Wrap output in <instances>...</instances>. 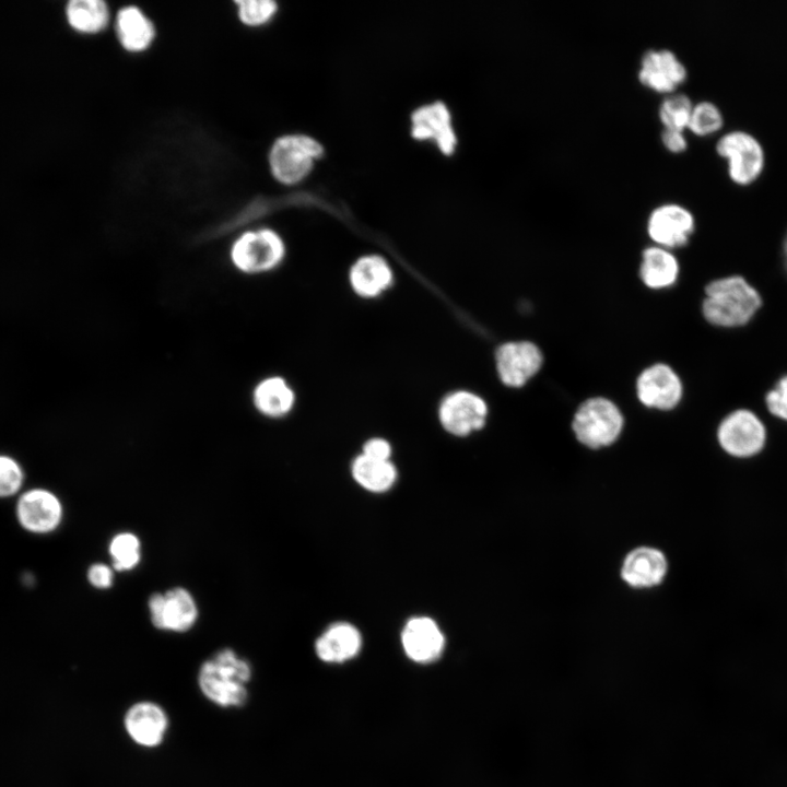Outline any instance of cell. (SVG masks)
<instances>
[{"label":"cell","instance_id":"26","mask_svg":"<svg viewBox=\"0 0 787 787\" xmlns=\"http://www.w3.org/2000/svg\"><path fill=\"white\" fill-rule=\"evenodd\" d=\"M693 104L685 93L676 91L663 95L657 109L662 128L686 130Z\"/></svg>","mask_w":787,"mask_h":787},{"label":"cell","instance_id":"14","mask_svg":"<svg viewBox=\"0 0 787 787\" xmlns=\"http://www.w3.org/2000/svg\"><path fill=\"white\" fill-rule=\"evenodd\" d=\"M639 401L658 410L673 409L682 398V383L668 365L658 363L645 368L636 381Z\"/></svg>","mask_w":787,"mask_h":787},{"label":"cell","instance_id":"10","mask_svg":"<svg viewBox=\"0 0 787 787\" xmlns=\"http://www.w3.org/2000/svg\"><path fill=\"white\" fill-rule=\"evenodd\" d=\"M637 79L645 87L667 95L688 79V68L669 48H648L641 58Z\"/></svg>","mask_w":787,"mask_h":787},{"label":"cell","instance_id":"32","mask_svg":"<svg viewBox=\"0 0 787 787\" xmlns=\"http://www.w3.org/2000/svg\"><path fill=\"white\" fill-rule=\"evenodd\" d=\"M660 142L663 148L671 153H682L689 145L685 130L673 128L661 129Z\"/></svg>","mask_w":787,"mask_h":787},{"label":"cell","instance_id":"20","mask_svg":"<svg viewBox=\"0 0 787 787\" xmlns=\"http://www.w3.org/2000/svg\"><path fill=\"white\" fill-rule=\"evenodd\" d=\"M362 646L360 631L350 623L330 625L316 641L317 656L325 662H344L355 657Z\"/></svg>","mask_w":787,"mask_h":787},{"label":"cell","instance_id":"21","mask_svg":"<svg viewBox=\"0 0 787 787\" xmlns=\"http://www.w3.org/2000/svg\"><path fill=\"white\" fill-rule=\"evenodd\" d=\"M125 726L137 743L153 747L162 741L167 718L156 704L142 702L129 708L125 717Z\"/></svg>","mask_w":787,"mask_h":787},{"label":"cell","instance_id":"25","mask_svg":"<svg viewBox=\"0 0 787 787\" xmlns=\"http://www.w3.org/2000/svg\"><path fill=\"white\" fill-rule=\"evenodd\" d=\"M354 480L371 492H385L389 490L396 479L397 470L390 460H375L359 455L351 467Z\"/></svg>","mask_w":787,"mask_h":787},{"label":"cell","instance_id":"29","mask_svg":"<svg viewBox=\"0 0 787 787\" xmlns=\"http://www.w3.org/2000/svg\"><path fill=\"white\" fill-rule=\"evenodd\" d=\"M109 553L115 569H131L140 562V541L133 533H118L110 541Z\"/></svg>","mask_w":787,"mask_h":787},{"label":"cell","instance_id":"9","mask_svg":"<svg viewBox=\"0 0 787 787\" xmlns=\"http://www.w3.org/2000/svg\"><path fill=\"white\" fill-rule=\"evenodd\" d=\"M646 230L655 245L668 249L688 244L695 230L692 211L678 202H663L648 214Z\"/></svg>","mask_w":787,"mask_h":787},{"label":"cell","instance_id":"22","mask_svg":"<svg viewBox=\"0 0 787 787\" xmlns=\"http://www.w3.org/2000/svg\"><path fill=\"white\" fill-rule=\"evenodd\" d=\"M678 273L679 263L670 249L654 245L643 250L639 275L646 286L650 289L671 286Z\"/></svg>","mask_w":787,"mask_h":787},{"label":"cell","instance_id":"19","mask_svg":"<svg viewBox=\"0 0 787 787\" xmlns=\"http://www.w3.org/2000/svg\"><path fill=\"white\" fill-rule=\"evenodd\" d=\"M349 278L353 291L366 298L380 295L393 281L391 267L384 257L376 254L360 257L352 265Z\"/></svg>","mask_w":787,"mask_h":787},{"label":"cell","instance_id":"35","mask_svg":"<svg viewBox=\"0 0 787 787\" xmlns=\"http://www.w3.org/2000/svg\"><path fill=\"white\" fill-rule=\"evenodd\" d=\"M783 255H784V261H785V265L787 268V234L785 236L784 244H783Z\"/></svg>","mask_w":787,"mask_h":787},{"label":"cell","instance_id":"16","mask_svg":"<svg viewBox=\"0 0 787 787\" xmlns=\"http://www.w3.org/2000/svg\"><path fill=\"white\" fill-rule=\"evenodd\" d=\"M668 568L667 556L661 550L642 545L625 555L620 575L630 587L644 589L660 585L667 576Z\"/></svg>","mask_w":787,"mask_h":787},{"label":"cell","instance_id":"31","mask_svg":"<svg viewBox=\"0 0 787 787\" xmlns=\"http://www.w3.org/2000/svg\"><path fill=\"white\" fill-rule=\"evenodd\" d=\"M768 411L787 421V375L782 377L776 386L765 397Z\"/></svg>","mask_w":787,"mask_h":787},{"label":"cell","instance_id":"24","mask_svg":"<svg viewBox=\"0 0 787 787\" xmlns=\"http://www.w3.org/2000/svg\"><path fill=\"white\" fill-rule=\"evenodd\" d=\"M295 403V393L291 386L279 376L261 380L254 390L256 409L268 418L286 415Z\"/></svg>","mask_w":787,"mask_h":787},{"label":"cell","instance_id":"15","mask_svg":"<svg viewBox=\"0 0 787 787\" xmlns=\"http://www.w3.org/2000/svg\"><path fill=\"white\" fill-rule=\"evenodd\" d=\"M17 520L23 528L34 533L55 530L62 518L59 498L44 489H33L21 495L16 505Z\"/></svg>","mask_w":787,"mask_h":787},{"label":"cell","instance_id":"2","mask_svg":"<svg viewBox=\"0 0 787 787\" xmlns=\"http://www.w3.org/2000/svg\"><path fill=\"white\" fill-rule=\"evenodd\" d=\"M325 154L322 143L302 132L279 136L268 151V167L273 179L283 186H296L307 179Z\"/></svg>","mask_w":787,"mask_h":787},{"label":"cell","instance_id":"3","mask_svg":"<svg viewBox=\"0 0 787 787\" xmlns=\"http://www.w3.org/2000/svg\"><path fill=\"white\" fill-rule=\"evenodd\" d=\"M250 674L249 665L225 648L201 666L198 681L202 693L215 704L239 706L247 698L245 684Z\"/></svg>","mask_w":787,"mask_h":787},{"label":"cell","instance_id":"11","mask_svg":"<svg viewBox=\"0 0 787 787\" xmlns=\"http://www.w3.org/2000/svg\"><path fill=\"white\" fill-rule=\"evenodd\" d=\"M486 402L477 393L457 390L447 395L438 408L443 428L455 436H467L481 430L488 419Z\"/></svg>","mask_w":787,"mask_h":787},{"label":"cell","instance_id":"4","mask_svg":"<svg viewBox=\"0 0 787 787\" xmlns=\"http://www.w3.org/2000/svg\"><path fill=\"white\" fill-rule=\"evenodd\" d=\"M623 424V415L614 402L595 397L578 407L572 430L580 444L598 449L612 445L620 437Z\"/></svg>","mask_w":787,"mask_h":787},{"label":"cell","instance_id":"6","mask_svg":"<svg viewBox=\"0 0 787 787\" xmlns=\"http://www.w3.org/2000/svg\"><path fill=\"white\" fill-rule=\"evenodd\" d=\"M715 150L727 161L730 179L740 186L750 185L762 174L765 153L761 142L744 130H730L716 142Z\"/></svg>","mask_w":787,"mask_h":787},{"label":"cell","instance_id":"23","mask_svg":"<svg viewBox=\"0 0 787 787\" xmlns=\"http://www.w3.org/2000/svg\"><path fill=\"white\" fill-rule=\"evenodd\" d=\"M64 13L69 26L84 35L102 33L111 19L110 9L103 0H71Z\"/></svg>","mask_w":787,"mask_h":787},{"label":"cell","instance_id":"1","mask_svg":"<svg viewBox=\"0 0 787 787\" xmlns=\"http://www.w3.org/2000/svg\"><path fill=\"white\" fill-rule=\"evenodd\" d=\"M703 301L706 320L719 327L747 324L761 306V296L742 277L731 275L708 283Z\"/></svg>","mask_w":787,"mask_h":787},{"label":"cell","instance_id":"13","mask_svg":"<svg viewBox=\"0 0 787 787\" xmlns=\"http://www.w3.org/2000/svg\"><path fill=\"white\" fill-rule=\"evenodd\" d=\"M149 609L155 627L175 632L189 630L198 615L192 596L180 587L165 594H153L149 599Z\"/></svg>","mask_w":787,"mask_h":787},{"label":"cell","instance_id":"28","mask_svg":"<svg viewBox=\"0 0 787 787\" xmlns=\"http://www.w3.org/2000/svg\"><path fill=\"white\" fill-rule=\"evenodd\" d=\"M234 3L239 22L248 27L269 24L279 11V4L273 0H238Z\"/></svg>","mask_w":787,"mask_h":787},{"label":"cell","instance_id":"33","mask_svg":"<svg viewBox=\"0 0 787 787\" xmlns=\"http://www.w3.org/2000/svg\"><path fill=\"white\" fill-rule=\"evenodd\" d=\"M362 455L375 460H390L391 446L384 438H371L364 444Z\"/></svg>","mask_w":787,"mask_h":787},{"label":"cell","instance_id":"34","mask_svg":"<svg viewBox=\"0 0 787 787\" xmlns=\"http://www.w3.org/2000/svg\"><path fill=\"white\" fill-rule=\"evenodd\" d=\"M87 579L96 588H108L113 584L114 574L109 566L96 563L89 568Z\"/></svg>","mask_w":787,"mask_h":787},{"label":"cell","instance_id":"27","mask_svg":"<svg viewBox=\"0 0 787 787\" xmlns=\"http://www.w3.org/2000/svg\"><path fill=\"white\" fill-rule=\"evenodd\" d=\"M724 126V115L715 103L704 99L693 104L686 130L698 137L713 134Z\"/></svg>","mask_w":787,"mask_h":787},{"label":"cell","instance_id":"17","mask_svg":"<svg viewBox=\"0 0 787 787\" xmlns=\"http://www.w3.org/2000/svg\"><path fill=\"white\" fill-rule=\"evenodd\" d=\"M406 655L419 663L436 660L445 647V637L437 623L427 616L410 619L401 634Z\"/></svg>","mask_w":787,"mask_h":787},{"label":"cell","instance_id":"8","mask_svg":"<svg viewBox=\"0 0 787 787\" xmlns=\"http://www.w3.org/2000/svg\"><path fill=\"white\" fill-rule=\"evenodd\" d=\"M717 439L727 454L745 458L762 450L766 441V431L762 421L753 412L737 410L720 422Z\"/></svg>","mask_w":787,"mask_h":787},{"label":"cell","instance_id":"12","mask_svg":"<svg viewBox=\"0 0 787 787\" xmlns=\"http://www.w3.org/2000/svg\"><path fill=\"white\" fill-rule=\"evenodd\" d=\"M496 371L508 387H521L541 368V350L530 341H510L500 345L495 353Z\"/></svg>","mask_w":787,"mask_h":787},{"label":"cell","instance_id":"30","mask_svg":"<svg viewBox=\"0 0 787 787\" xmlns=\"http://www.w3.org/2000/svg\"><path fill=\"white\" fill-rule=\"evenodd\" d=\"M23 482V471L20 465L8 456L0 455V497L15 494Z\"/></svg>","mask_w":787,"mask_h":787},{"label":"cell","instance_id":"18","mask_svg":"<svg viewBox=\"0 0 787 787\" xmlns=\"http://www.w3.org/2000/svg\"><path fill=\"white\" fill-rule=\"evenodd\" d=\"M114 27L119 45L130 54L149 50L156 38L153 21L133 4L124 5L116 12Z\"/></svg>","mask_w":787,"mask_h":787},{"label":"cell","instance_id":"7","mask_svg":"<svg viewBox=\"0 0 787 787\" xmlns=\"http://www.w3.org/2000/svg\"><path fill=\"white\" fill-rule=\"evenodd\" d=\"M410 134L420 142H431L444 156H451L458 145L453 115L446 103L422 104L410 115Z\"/></svg>","mask_w":787,"mask_h":787},{"label":"cell","instance_id":"5","mask_svg":"<svg viewBox=\"0 0 787 787\" xmlns=\"http://www.w3.org/2000/svg\"><path fill=\"white\" fill-rule=\"evenodd\" d=\"M281 235L270 227L249 230L232 244L230 257L236 269L245 273H262L277 268L285 256Z\"/></svg>","mask_w":787,"mask_h":787}]
</instances>
